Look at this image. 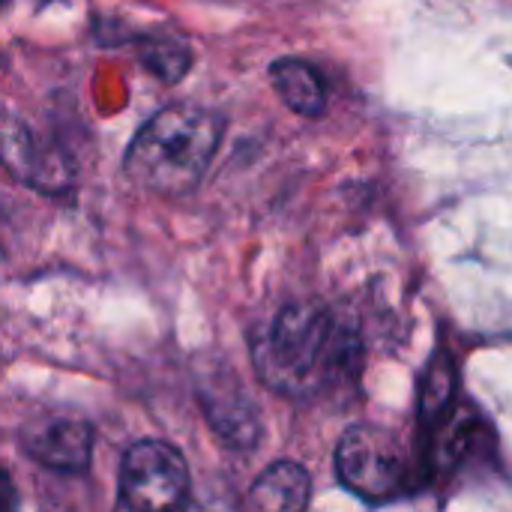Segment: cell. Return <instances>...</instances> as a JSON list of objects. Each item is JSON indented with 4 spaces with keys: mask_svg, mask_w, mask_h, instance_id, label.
Returning <instances> with one entry per match:
<instances>
[{
    "mask_svg": "<svg viewBox=\"0 0 512 512\" xmlns=\"http://www.w3.org/2000/svg\"><path fill=\"white\" fill-rule=\"evenodd\" d=\"M189 495L186 459L165 441H138L126 450L117 477L120 510H174Z\"/></svg>",
    "mask_w": 512,
    "mask_h": 512,
    "instance_id": "cell-3",
    "label": "cell"
},
{
    "mask_svg": "<svg viewBox=\"0 0 512 512\" xmlns=\"http://www.w3.org/2000/svg\"><path fill=\"white\" fill-rule=\"evenodd\" d=\"M360 342L321 303H291L279 312L264 342L255 348V366L264 384L285 396H306L339 372L354 369Z\"/></svg>",
    "mask_w": 512,
    "mask_h": 512,
    "instance_id": "cell-2",
    "label": "cell"
},
{
    "mask_svg": "<svg viewBox=\"0 0 512 512\" xmlns=\"http://www.w3.org/2000/svg\"><path fill=\"white\" fill-rule=\"evenodd\" d=\"M222 132V114L189 102L168 105L138 129L123 159V171L138 189L153 195H189L204 180Z\"/></svg>",
    "mask_w": 512,
    "mask_h": 512,
    "instance_id": "cell-1",
    "label": "cell"
},
{
    "mask_svg": "<svg viewBox=\"0 0 512 512\" xmlns=\"http://www.w3.org/2000/svg\"><path fill=\"white\" fill-rule=\"evenodd\" d=\"M21 450L42 468L84 474L93 459V429L72 411H48L21 429Z\"/></svg>",
    "mask_w": 512,
    "mask_h": 512,
    "instance_id": "cell-5",
    "label": "cell"
},
{
    "mask_svg": "<svg viewBox=\"0 0 512 512\" xmlns=\"http://www.w3.org/2000/svg\"><path fill=\"white\" fill-rule=\"evenodd\" d=\"M0 162L12 177L39 192H60L72 180L66 156L45 147L36 132L12 114H0Z\"/></svg>",
    "mask_w": 512,
    "mask_h": 512,
    "instance_id": "cell-6",
    "label": "cell"
},
{
    "mask_svg": "<svg viewBox=\"0 0 512 512\" xmlns=\"http://www.w3.org/2000/svg\"><path fill=\"white\" fill-rule=\"evenodd\" d=\"M456 390H459V369H456L453 357L447 351H441L429 360L423 381H420V402H417L420 420L426 426L441 423L456 399Z\"/></svg>",
    "mask_w": 512,
    "mask_h": 512,
    "instance_id": "cell-9",
    "label": "cell"
},
{
    "mask_svg": "<svg viewBox=\"0 0 512 512\" xmlns=\"http://www.w3.org/2000/svg\"><path fill=\"white\" fill-rule=\"evenodd\" d=\"M312 501L309 471L297 462H273L249 489V507L261 512H300Z\"/></svg>",
    "mask_w": 512,
    "mask_h": 512,
    "instance_id": "cell-7",
    "label": "cell"
},
{
    "mask_svg": "<svg viewBox=\"0 0 512 512\" xmlns=\"http://www.w3.org/2000/svg\"><path fill=\"white\" fill-rule=\"evenodd\" d=\"M471 426H474V420L468 414H459L450 423H444L441 438L435 441V456H432L435 468H453L462 459V453L471 441Z\"/></svg>",
    "mask_w": 512,
    "mask_h": 512,
    "instance_id": "cell-10",
    "label": "cell"
},
{
    "mask_svg": "<svg viewBox=\"0 0 512 512\" xmlns=\"http://www.w3.org/2000/svg\"><path fill=\"white\" fill-rule=\"evenodd\" d=\"M336 477L357 498L378 504L399 492L405 465L393 435L378 426H354L336 447Z\"/></svg>",
    "mask_w": 512,
    "mask_h": 512,
    "instance_id": "cell-4",
    "label": "cell"
},
{
    "mask_svg": "<svg viewBox=\"0 0 512 512\" xmlns=\"http://www.w3.org/2000/svg\"><path fill=\"white\" fill-rule=\"evenodd\" d=\"M270 78L282 102L297 111L300 117H321L327 108V90L324 78L297 57H282L270 66Z\"/></svg>",
    "mask_w": 512,
    "mask_h": 512,
    "instance_id": "cell-8",
    "label": "cell"
}]
</instances>
